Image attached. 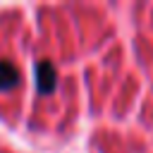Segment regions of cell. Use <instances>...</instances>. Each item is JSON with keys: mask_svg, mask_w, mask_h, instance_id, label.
Listing matches in <instances>:
<instances>
[{"mask_svg": "<svg viewBox=\"0 0 153 153\" xmlns=\"http://www.w3.org/2000/svg\"><path fill=\"white\" fill-rule=\"evenodd\" d=\"M19 84V69L10 60H0V91H10Z\"/></svg>", "mask_w": 153, "mask_h": 153, "instance_id": "cell-2", "label": "cell"}, {"mask_svg": "<svg viewBox=\"0 0 153 153\" xmlns=\"http://www.w3.org/2000/svg\"><path fill=\"white\" fill-rule=\"evenodd\" d=\"M33 74H36V88H38V93L48 96V93L55 91V86H57V74H55L53 62H48V60L36 62V65H33Z\"/></svg>", "mask_w": 153, "mask_h": 153, "instance_id": "cell-1", "label": "cell"}]
</instances>
